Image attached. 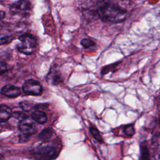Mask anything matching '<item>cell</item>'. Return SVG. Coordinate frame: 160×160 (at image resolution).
<instances>
[{"mask_svg":"<svg viewBox=\"0 0 160 160\" xmlns=\"http://www.w3.org/2000/svg\"><path fill=\"white\" fill-rule=\"evenodd\" d=\"M8 71V65L2 61H0V75L6 73Z\"/></svg>","mask_w":160,"mask_h":160,"instance_id":"18","label":"cell"},{"mask_svg":"<svg viewBox=\"0 0 160 160\" xmlns=\"http://www.w3.org/2000/svg\"><path fill=\"white\" fill-rule=\"evenodd\" d=\"M12 115L11 109L4 104H0V122L8 121Z\"/></svg>","mask_w":160,"mask_h":160,"instance_id":"10","label":"cell"},{"mask_svg":"<svg viewBox=\"0 0 160 160\" xmlns=\"http://www.w3.org/2000/svg\"><path fill=\"white\" fill-rule=\"evenodd\" d=\"M96 14L105 22L116 24L124 21L128 12L110 0H100L97 4Z\"/></svg>","mask_w":160,"mask_h":160,"instance_id":"1","label":"cell"},{"mask_svg":"<svg viewBox=\"0 0 160 160\" xmlns=\"http://www.w3.org/2000/svg\"><path fill=\"white\" fill-rule=\"evenodd\" d=\"M22 91L27 95L38 96L42 93V87L38 81L28 79L22 84Z\"/></svg>","mask_w":160,"mask_h":160,"instance_id":"5","label":"cell"},{"mask_svg":"<svg viewBox=\"0 0 160 160\" xmlns=\"http://www.w3.org/2000/svg\"><path fill=\"white\" fill-rule=\"evenodd\" d=\"M19 107L24 111H31L35 106L33 105V104L31 102L24 101H21L19 104Z\"/></svg>","mask_w":160,"mask_h":160,"instance_id":"17","label":"cell"},{"mask_svg":"<svg viewBox=\"0 0 160 160\" xmlns=\"http://www.w3.org/2000/svg\"><path fill=\"white\" fill-rule=\"evenodd\" d=\"M122 131L126 136H128V137L132 136L135 133V129L133 124H129L125 125L122 128Z\"/></svg>","mask_w":160,"mask_h":160,"instance_id":"16","label":"cell"},{"mask_svg":"<svg viewBox=\"0 0 160 160\" xmlns=\"http://www.w3.org/2000/svg\"><path fill=\"white\" fill-rule=\"evenodd\" d=\"M32 11V5L28 0H19L10 6V12L12 15L27 16Z\"/></svg>","mask_w":160,"mask_h":160,"instance_id":"4","label":"cell"},{"mask_svg":"<svg viewBox=\"0 0 160 160\" xmlns=\"http://www.w3.org/2000/svg\"><path fill=\"white\" fill-rule=\"evenodd\" d=\"M19 129L24 134L27 135L34 134L38 130L35 123L27 117L21 119L19 123Z\"/></svg>","mask_w":160,"mask_h":160,"instance_id":"6","label":"cell"},{"mask_svg":"<svg viewBox=\"0 0 160 160\" xmlns=\"http://www.w3.org/2000/svg\"><path fill=\"white\" fill-rule=\"evenodd\" d=\"M54 134V130L51 128H46L44 129L38 135L39 138L44 141L50 140Z\"/></svg>","mask_w":160,"mask_h":160,"instance_id":"12","label":"cell"},{"mask_svg":"<svg viewBox=\"0 0 160 160\" xmlns=\"http://www.w3.org/2000/svg\"><path fill=\"white\" fill-rule=\"evenodd\" d=\"M17 49L21 53L29 55L34 53L37 48V40L31 34L25 33L19 37Z\"/></svg>","mask_w":160,"mask_h":160,"instance_id":"3","label":"cell"},{"mask_svg":"<svg viewBox=\"0 0 160 160\" xmlns=\"http://www.w3.org/2000/svg\"><path fill=\"white\" fill-rule=\"evenodd\" d=\"M1 93L7 97L16 98L21 94V90L18 86L6 84L1 89Z\"/></svg>","mask_w":160,"mask_h":160,"instance_id":"7","label":"cell"},{"mask_svg":"<svg viewBox=\"0 0 160 160\" xmlns=\"http://www.w3.org/2000/svg\"><path fill=\"white\" fill-rule=\"evenodd\" d=\"M47 79L49 83L53 85H57L62 81L60 72L56 68H52L51 69L48 74Z\"/></svg>","mask_w":160,"mask_h":160,"instance_id":"8","label":"cell"},{"mask_svg":"<svg viewBox=\"0 0 160 160\" xmlns=\"http://www.w3.org/2000/svg\"><path fill=\"white\" fill-rule=\"evenodd\" d=\"M3 159V156L2 154H0V160H2Z\"/></svg>","mask_w":160,"mask_h":160,"instance_id":"20","label":"cell"},{"mask_svg":"<svg viewBox=\"0 0 160 160\" xmlns=\"http://www.w3.org/2000/svg\"><path fill=\"white\" fill-rule=\"evenodd\" d=\"M31 118L36 122L42 124L46 123L48 121L46 114L41 110H36L32 112L31 114Z\"/></svg>","mask_w":160,"mask_h":160,"instance_id":"9","label":"cell"},{"mask_svg":"<svg viewBox=\"0 0 160 160\" xmlns=\"http://www.w3.org/2000/svg\"><path fill=\"white\" fill-rule=\"evenodd\" d=\"M139 160H151L150 154L146 142L141 145V156Z\"/></svg>","mask_w":160,"mask_h":160,"instance_id":"13","label":"cell"},{"mask_svg":"<svg viewBox=\"0 0 160 160\" xmlns=\"http://www.w3.org/2000/svg\"><path fill=\"white\" fill-rule=\"evenodd\" d=\"M61 146L54 140L44 141L33 149L32 154L36 160H53L59 154Z\"/></svg>","mask_w":160,"mask_h":160,"instance_id":"2","label":"cell"},{"mask_svg":"<svg viewBox=\"0 0 160 160\" xmlns=\"http://www.w3.org/2000/svg\"><path fill=\"white\" fill-rule=\"evenodd\" d=\"M81 44L85 49H92L96 46V43L94 41L89 38H84L81 41Z\"/></svg>","mask_w":160,"mask_h":160,"instance_id":"15","label":"cell"},{"mask_svg":"<svg viewBox=\"0 0 160 160\" xmlns=\"http://www.w3.org/2000/svg\"><path fill=\"white\" fill-rule=\"evenodd\" d=\"M6 12L4 9V5L0 3V20H2L5 18Z\"/></svg>","mask_w":160,"mask_h":160,"instance_id":"19","label":"cell"},{"mask_svg":"<svg viewBox=\"0 0 160 160\" xmlns=\"http://www.w3.org/2000/svg\"><path fill=\"white\" fill-rule=\"evenodd\" d=\"M14 39L12 34L8 30L0 29V45L11 42Z\"/></svg>","mask_w":160,"mask_h":160,"instance_id":"11","label":"cell"},{"mask_svg":"<svg viewBox=\"0 0 160 160\" xmlns=\"http://www.w3.org/2000/svg\"><path fill=\"white\" fill-rule=\"evenodd\" d=\"M89 131H90L91 135L93 136V138L96 140H97L98 142H99L101 143H102L104 142V141L102 138V136L99 133V131L95 126L91 125L89 127Z\"/></svg>","mask_w":160,"mask_h":160,"instance_id":"14","label":"cell"}]
</instances>
